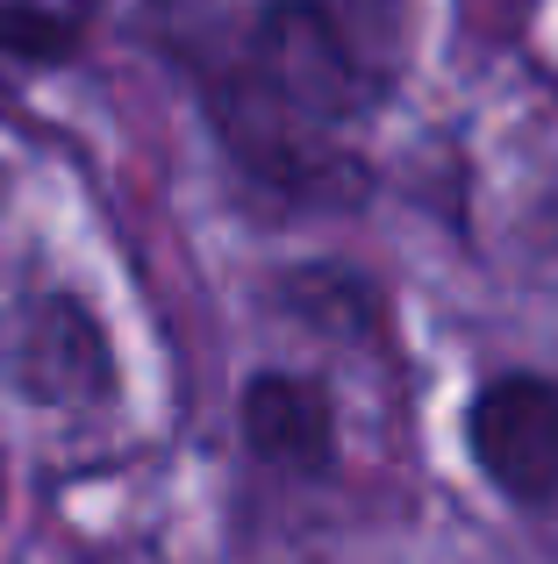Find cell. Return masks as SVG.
Segmentation results:
<instances>
[{"instance_id":"2","label":"cell","mask_w":558,"mask_h":564,"mask_svg":"<svg viewBox=\"0 0 558 564\" xmlns=\"http://www.w3.org/2000/svg\"><path fill=\"white\" fill-rule=\"evenodd\" d=\"M473 465L502 486L516 508L558 500V379L545 372H502L465 408Z\"/></svg>"},{"instance_id":"1","label":"cell","mask_w":558,"mask_h":564,"mask_svg":"<svg viewBox=\"0 0 558 564\" xmlns=\"http://www.w3.org/2000/svg\"><path fill=\"white\" fill-rule=\"evenodd\" d=\"M408 0H258L194 43V86L223 151L279 193H344L351 137L401 86Z\"/></svg>"},{"instance_id":"3","label":"cell","mask_w":558,"mask_h":564,"mask_svg":"<svg viewBox=\"0 0 558 564\" xmlns=\"http://www.w3.org/2000/svg\"><path fill=\"white\" fill-rule=\"evenodd\" d=\"M8 365H14V379H22V393H36V400H94V393H108L100 329L72 301L22 307L14 329H8Z\"/></svg>"},{"instance_id":"4","label":"cell","mask_w":558,"mask_h":564,"mask_svg":"<svg viewBox=\"0 0 558 564\" xmlns=\"http://www.w3.org/2000/svg\"><path fill=\"white\" fill-rule=\"evenodd\" d=\"M244 443L279 471H330L336 465V408L301 372H258L244 386Z\"/></svg>"}]
</instances>
